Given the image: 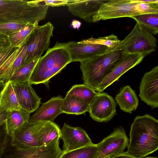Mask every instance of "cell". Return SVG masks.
Returning <instances> with one entry per match:
<instances>
[{
	"mask_svg": "<svg viewBox=\"0 0 158 158\" xmlns=\"http://www.w3.org/2000/svg\"><path fill=\"white\" fill-rule=\"evenodd\" d=\"M157 42L149 30L136 22L132 30L120 41L115 50H120L123 54L141 53L146 56L156 50Z\"/></svg>",
	"mask_w": 158,
	"mask_h": 158,
	"instance_id": "8992f818",
	"label": "cell"
},
{
	"mask_svg": "<svg viewBox=\"0 0 158 158\" xmlns=\"http://www.w3.org/2000/svg\"><path fill=\"white\" fill-rule=\"evenodd\" d=\"M38 23H28L19 30L9 36L8 37L10 45L19 47L27 42L31 34L38 26Z\"/></svg>",
	"mask_w": 158,
	"mask_h": 158,
	"instance_id": "cb8c5ba5",
	"label": "cell"
},
{
	"mask_svg": "<svg viewBox=\"0 0 158 158\" xmlns=\"http://www.w3.org/2000/svg\"><path fill=\"white\" fill-rule=\"evenodd\" d=\"M89 103L76 97L66 95L63 98L61 110L62 113L80 115L88 111Z\"/></svg>",
	"mask_w": 158,
	"mask_h": 158,
	"instance_id": "ffe728a7",
	"label": "cell"
},
{
	"mask_svg": "<svg viewBox=\"0 0 158 158\" xmlns=\"http://www.w3.org/2000/svg\"><path fill=\"white\" fill-rule=\"evenodd\" d=\"M66 43L71 54L72 62H80L108 51L107 46L92 43L88 39L79 42L69 41Z\"/></svg>",
	"mask_w": 158,
	"mask_h": 158,
	"instance_id": "7c38bea8",
	"label": "cell"
},
{
	"mask_svg": "<svg viewBox=\"0 0 158 158\" xmlns=\"http://www.w3.org/2000/svg\"><path fill=\"white\" fill-rule=\"evenodd\" d=\"M145 57L141 53L123 54L111 71L98 85L96 91L102 92L125 73L141 63Z\"/></svg>",
	"mask_w": 158,
	"mask_h": 158,
	"instance_id": "8fae6325",
	"label": "cell"
},
{
	"mask_svg": "<svg viewBox=\"0 0 158 158\" xmlns=\"http://www.w3.org/2000/svg\"><path fill=\"white\" fill-rule=\"evenodd\" d=\"M81 25L80 22L76 20H73L72 23V25L75 28L79 27Z\"/></svg>",
	"mask_w": 158,
	"mask_h": 158,
	"instance_id": "ab89813d",
	"label": "cell"
},
{
	"mask_svg": "<svg viewBox=\"0 0 158 158\" xmlns=\"http://www.w3.org/2000/svg\"><path fill=\"white\" fill-rule=\"evenodd\" d=\"M7 111H4L0 113V125L6 121Z\"/></svg>",
	"mask_w": 158,
	"mask_h": 158,
	"instance_id": "74e56055",
	"label": "cell"
},
{
	"mask_svg": "<svg viewBox=\"0 0 158 158\" xmlns=\"http://www.w3.org/2000/svg\"><path fill=\"white\" fill-rule=\"evenodd\" d=\"M63 100L60 95L52 98L36 110L28 121L53 122L58 115L62 113L61 107Z\"/></svg>",
	"mask_w": 158,
	"mask_h": 158,
	"instance_id": "e0dca14e",
	"label": "cell"
},
{
	"mask_svg": "<svg viewBox=\"0 0 158 158\" xmlns=\"http://www.w3.org/2000/svg\"><path fill=\"white\" fill-rule=\"evenodd\" d=\"M10 45L7 36L0 35V49Z\"/></svg>",
	"mask_w": 158,
	"mask_h": 158,
	"instance_id": "d590c367",
	"label": "cell"
},
{
	"mask_svg": "<svg viewBox=\"0 0 158 158\" xmlns=\"http://www.w3.org/2000/svg\"><path fill=\"white\" fill-rule=\"evenodd\" d=\"M129 139L124 128L119 126L98 143L97 158H111L123 152L128 145Z\"/></svg>",
	"mask_w": 158,
	"mask_h": 158,
	"instance_id": "ba28073f",
	"label": "cell"
},
{
	"mask_svg": "<svg viewBox=\"0 0 158 158\" xmlns=\"http://www.w3.org/2000/svg\"><path fill=\"white\" fill-rule=\"evenodd\" d=\"M48 7L36 1L0 0V23H38L44 19Z\"/></svg>",
	"mask_w": 158,
	"mask_h": 158,
	"instance_id": "3957f363",
	"label": "cell"
},
{
	"mask_svg": "<svg viewBox=\"0 0 158 158\" xmlns=\"http://www.w3.org/2000/svg\"><path fill=\"white\" fill-rule=\"evenodd\" d=\"M114 99L121 110L130 114L137 109L139 103L136 93L129 85L121 88Z\"/></svg>",
	"mask_w": 158,
	"mask_h": 158,
	"instance_id": "d6986e66",
	"label": "cell"
},
{
	"mask_svg": "<svg viewBox=\"0 0 158 158\" xmlns=\"http://www.w3.org/2000/svg\"><path fill=\"white\" fill-rule=\"evenodd\" d=\"M135 4L132 0H107L100 6L93 17V22L139 15L134 10Z\"/></svg>",
	"mask_w": 158,
	"mask_h": 158,
	"instance_id": "9c48e42d",
	"label": "cell"
},
{
	"mask_svg": "<svg viewBox=\"0 0 158 158\" xmlns=\"http://www.w3.org/2000/svg\"><path fill=\"white\" fill-rule=\"evenodd\" d=\"M20 109L12 83L9 81L0 94V113Z\"/></svg>",
	"mask_w": 158,
	"mask_h": 158,
	"instance_id": "7402d4cb",
	"label": "cell"
},
{
	"mask_svg": "<svg viewBox=\"0 0 158 158\" xmlns=\"http://www.w3.org/2000/svg\"><path fill=\"white\" fill-rule=\"evenodd\" d=\"M143 158H158L156 157H154V156H148L147 157H144Z\"/></svg>",
	"mask_w": 158,
	"mask_h": 158,
	"instance_id": "b9f144b4",
	"label": "cell"
},
{
	"mask_svg": "<svg viewBox=\"0 0 158 158\" xmlns=\"http://www.w3.org/2000/svg\"><path fill=\"white\" fill-rule=\"evenodd\" d=\"M98 92L83 84H76L73 86L66 95L73 96L81 99L90 103Z\"/></svg>",
	"mask_w": 158,
	"mask_h": 158,
	"instance_id": "4316f807",
	"label": "cell"
},
{
	"mask_svg": "<svg viewBox=\"0 0 158 158\" xmlns=\"http://www.w3.org/2000/svg\"><path fill=\"white\" fill-rule=\"evenodd\" d=\"M135 3V4L133 7L134 10L140 15L158 13V2H136Z\"/></svg>",
	"mask_w": 158,
	"mask_h": 158,
	"instance_id": "4dcf8cb0",
	"label": "cell"
},
{
	"mask_svg": "<svg viewBox=\"0 0 158 158\" xmlns=\"http://www.w3.org/2000/svg\"><path fill=\"white\" fill-rule=\"evenodd\" d=\"M98 144L93 143L65 152H62L58 158H97Z\"/></svg>",
	"mask_w": 158,
	"mask_h": 158,
	"instance_id": "d4e9b609",
	"label": "cell"
},
{
	"mask_svg": "<svg viewBox=\"0 0 158 158\" xmlns=\"http://www.w3.org/2000/svg\"><path fill=\"white\" fill-rule=\"evenodd\" d=\"M17 48L10 45L0 49V67Z\"/></svg>",
	"mask_w": 158,
	"mask_h": 158,
	"instance_id": "836d02e7",
	"label": "cell"
},
{
	"mask_svg": "<svg viewBox=\"0 0 158 158\" xmlns=\"http://www.w3.org/2000/svg\"><path fill=\"white\" fill-rule=\"evenodd\" d=\"M54 27L50 22L38 25L34 30L27 42V51L23 64L33 59L41 57L49 49L53 36Z\"/></svg>",
	"mask_w": 158,
	"mask_h": 158,
	"instance_id": "52a82bcc",
	"label": "cell"
},
{
	"mask_svg": "<svg viewBox=\"0 0 158 158\" xmlns=\"http://www.w3.org/2000/svg\"><path fill=\"white\" fill-rule=\"evenodd\" d=\"M46 122H27L15 131L13 136L25 144L32 146H40V131Z\"/></svg>",
	"mask_w": 158,
	"mask_h": 158,
	"instance_id": "ac0fdd59",
	"label": "cell"
},
{
	"mask_svg": "<svg viewBox=\"0 0 158 158\" xmlns=\"http://www.w3.org/2000/svg\"><path fill=\"white\" fill-rule=\"evenodd\" d=\"M62 152L59 142L56 139L46 145L35 147L22 143L12 136L0 158H58Z\"/></svg>",
	"mask_w": 158,
	"mask_h": 158,
	"instance_id": "5b68a950",
	"label": "cell"
},
{
	"mask_svg": "<svg viewBox=\"0 0 158 158\" xmlns=\"http://www.w3.org/2000/svg\"><path fill=\"white\" fill-rule=\"evenodd\" d=\"M5 85H4L3 84L0 83V94L4 87Z\"/></svg>",
	"mask_w": 158,
	"mask_h": 158,
	"instance_id": "60d3db41",
	"label": "cell"
},
{
	"mask_svg": "<svg viewBox=\"0 0 158 158\" xmlns=\"http://www.w3.org/2000/svg\"><path fill=\"white\" fill-rule=\"evenodd\" d=\"M116 102L106 93H98L89 104L90 116L98 122L107 123L116 114Z\"/></svg>",
	"mask_w": 158,
	"mask_h": 158,
	"instance_id": "30bf717a",
	"label": "cell"
},
{
	"mask_svg": "<svg viewBox=\"0 0 158 158\" xmlns=\"http://www.w3.org/2000/svg\"><path fill=\"white\" fill-rule=\"evenodd\" d=\"M139 90V96L142 101L152 109L158 107V65L144 74Z\"/></svg>",
	"mask_w": 158,
	"mask_h": 158,
	"instance_id": "5bb4252c",
	"label": "cell"
},
{
	"mask_svg": "<svg viewBox=\"0 0 158 158\" xmlns=\"http://www.w3.org/2000/svg\"><path fill=\"white\" fill-rule=\"evenodd\" d=\"M72 62L66 43L57 42L41 56L31 75L28 83L31 85L44 84L48 86L50 79L60 72Z\"/></svg>",
	"mask_w": 158,
	"mask_h": 158,
	"instance_id": "7a4b0ae2",
	"label": "cell"
},
{
	"mask_svg": "<svg viewBox=\"0 0 158 158\" xmlns=\"http://www.w3.org/2000/svg\"><path fill=\"white\" fill-rule=\"evenodd\" d=\"M149 30L153 35L158 33V13L137 15L131 17Z\"/></svg>",
	"mask_w": 158,
	"mask_h": 158,
	"instance_id": "83f0119b",
	"label": "cell"
},
{
	"mask_svg": "<svg viewBox=\"0 0 158 158\" xmlns=\"http://www.w3.org/2000/svg\"><path fill=\"white\" fill-rule=\"evenodd\" d=\"M30 114L29 112L22 109L7 111L6 127L8 135L10 137L14 135L18 128L28 121Z\"/></svg>",
	"mask_w": 158,
	"mask_h": 158,
	"instance_id": "44dd1931",
	"label": "cell"
},
{
	"mask_svg": "<svg viewBox=\"0 0 158 158\" xmlns=\"http://www.w3.org/2000/svg\"><path fill=\"white\" fill-rule=\"evenodd\" d=\"M27 51V44L26 42L24 43L20 47L17 56L13 64V74L15 71L23 64Z\"/></svg>",
	"mask_w": 158,
	"mask_h": 158,
	"instance_id": "d6a6232c",
	"label": "cell"
},
{
	"mask_svg": "<svg viewBox=\"0 0 158 158\" xmlns=\"http://www.w3.org/2000/svg\"><path fill=\"white\" fill-rule=\"evenodd\" d=\"M60 138L63 143V152L93 143L86 131L83 128L78 127H72L66 123H64L60 129Z\"/></svg>",
	"mask_w": 158,
	"mask_h": 158,
	"instance_id": "4fadbf2b",
	"label": "cell"
},
{
	"mask_svg": "<svg viewBox=\"0 0 158 158\" xmlns=\"http://www.w3.org/2000/svg\"><path fill=\"white\" fill-rule=\"evenodd\" d=\"M91 43L106 46L108 48V52L114 50L118 46L120 40L117 36L113 34L98 38L92 37L88 39Z\"/></svg>",
	"mask_w": 158,
	"mask_h": 158,
	"instance_id": "f1b7e54d",
	"label": "cell"
},
{
	"mask_svg": "<svg viewBox=\"0 0 158 158\" xmlns=\"http://www.w3.org/2000/svg\"><path fill=\"white\" fill-rule=\"evenodd\" d=\"M41 57L33 59L23 64L15 71L9 81L19 83L28 82L33 69Z\"/></svg>",
	"mask_w": 158,
	"mask_h": 158,
	"instance_id": "603a6c76",
	"label": "cell"
},
{
	"mask_svg": "<svg viewBox=\"0 0 158 158\" xmlns=\"http://www.w3.org/2000/svg\"><path fill=\"white\" fill-rule=\"evenodd\" d=\"M123 54L121 50H114L80 62L84 84L96 91Z\"/></svg>",
	"mask_w": 158,
	"mask_h": 158,
	"instance_id": "277c9868",
	"label": "cell"
},
{
	"mask_svg": "<svg viewBox=\"0 0 158 158\" xmlns=\"http://www.w3.org/2000/svg\"><path fill=\"white\" fill-rule=\"evenodd\" d=\"M27 24L16 22L0 23V35L8 37L19 30Z\"/></svg>",
	"mask_w": 158,
	"mask_h": 158,
	"instance_id": "f546056e",
	"label": "cell"
},
{
	"mask_svg": "<svg viewBox=\"0 0 158 158\" xmlns=\"http://www.w3.org/2000/svg\"><path fill=\"white\" fill-rule=\"evenodd\" d=\"M60 136V129L54 122H46L40 131L39 143L40 146L50 143Z\"/></svg>",
	"mask_w": 158,
	"mask_h": 158,
	"instance_id": "484cf974",
	"label": "cell"
},
{
	"mask_svg": "<svg viewBox=\"0 0 158 158\" xmlns=\"http://www.w3.org/2000/svg\"><path fill=\"white\" fill-rule=\"evenodd\" d=\"M109 158H135L134 157L128 154L126 152L118 155L114 157Z\"/></svg>",
	"mask_w": 158,
	"mask_h": 158,
	"instance_id": "8d00e7d4",
	"label": "cell"
},
{
	"mask_svg": "<svg viewBox=\"0 0 158 158\" xmlns=\"http://www.w3.org/2000/svg\"><path fill=\"white\" fill-rule=\"evenodd\" d=\"M158 148V120L149 114L136 116L131 125L126 152L135 158H143Z\"/></svg>",
	"mask_w": 158,
	"mask_h": 158,
	"instance_id": "6da1fadb",
	"label": "cell"
},
{
	"mask_svg": "<svg viewBox=\"0 0 158 158\" xmlns=\"http://www.w3.org/2000/svg\"><path fill=\"white\" fill-rule=\"evenodd\" d=\"M10 139L6 127V121L0 125V157L6 148Z\"/></svg>",
	"mask_w": 158,
	"mask_h": 158,
	"instance_id": "1f68e13d",
	"label": "cell"
},
{
	"mask_svg": "<svg viewBox=\"0 0 158 158\" xmlns=\"http://www.w3.org/2000/svg\"><path fill=\"white\" fill-rule=\"evenodd\" d=\"M133 1L135 2H141L145 3H157L158 0H132Z\"/></svg>",
	"mask_w": 158,
	"mask_h": 158,
	"instance_id": "f35d334b",
	"label": "cell"
},
{
	"mask_svg": "<svg viewBox=\"0 0 158 158\" xmlns=\"http://www.w3.org/2000/svg\"><path fill=\"white\" fill-rule=\"evenodd\" d=\"M73 0H36L38 3H42L49 7L59 6H66L69 3L72 2Z\"/></svg>",
	"mask_w": 158,
	"mask_h": 158,
	"instance_id": "e575fe53",
	"label": "cell"
},
{
	"mask_svg": "<svg viewBox=\"0 0 158 158\" xmlns=\"http://www.w3.org/2000/svg\"><path fill=\"white\" fill-rule=\"evenodd\" d=\"M107 0H73L66 5L68 10L74 16L88 23H93L94 17L100 6Z\"/></svg>",
	"mask_w": 158,
	"mask_h": 158,
	"instance_id": "2e32d148",
	"label": "cell"
},
{
	"mask_svg": "<svg viewBox=\"0 0 158 158\" xmlns=\"http://www.w3.org/2000/svg\"><path fill=\"white\" fill-rule=\"evenodd\" d=\"M11 83L21 109L31 113L39 107L41 98L36 94L31 84L28 82Z\"/></svg>",
	"mask_w": 158,
	"mask_h": 158,
	"instance_id": "9a60e30c",
	"label": "cell"
}]
</instances>
